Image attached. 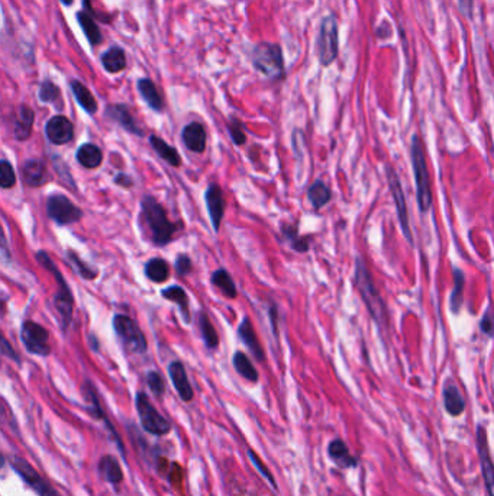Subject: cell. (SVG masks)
<instances>
[{
	"label": "cell",
	"mask_w": 494,
	"mask_h": 496,
	"mask_svg": "<svg viewBox=\"0 0 494 496\" xmlns=\"http://www.w3.org/2000/svg\"><path fill=\"white\" fill-rule=\"evenodd\" d=\"M138 224L142 235L156 247L168 245L180 228L168 218L166 208L151 194H145L141 199Z\"/></svg>",
	"instance_id": "cell-1"
},
{
	"label": "cell",
	"mask_w": 494,
	"mask_h": 496,
	"mask_svg": "<svg viewBox=\"0 0 494 496\" xmlns=\"http://www.w3.org/2000/svg\"><path fill=\"white\" fill-rule=\"evenodd\" d=\"M36 262L39 263L41 267H44L46 272L51 273L59 284V292L54 297V307L56 311L60 314V325L61 329L66 332L73 321V312H74V296L73 292L70 289V286L67 284L63 273L59 270V267L56 266V263L53 262V259L49 257V254L46 252H36L35 254Z\"/></svg>",
	"instance_id": "cell-2"
},
{
	"label": "cell",
	"mask_w": 494,
	"mask_h": 496,
	"mask_svg": "<svg viewBox=\"0 0 494 496\" xmlns=\"http://www.w3.org/2000/svg\"><path fill=\"white\" fill-rule=\"evenodd\" d=\"M356 284L363 296V301L366 302V307L368 308L370 314L373 315V318L375 319V322L385 328L388 324V314H387V308L384 301L381 299L380 292L377 290L374 280L366 266V263L363 262V259L357 260L356 264Z\"/></svg>",
	"instance_id": "cell-3"
},
{
	"label": "cell",
	"mask_w": 494,
	"mask_h": 496,
	"mask_svg": "<svg viewBox=\"0 0 494 496\" xmlns=\"http://www.w3.org/2000/svg\"><path fill=\"white\" fill-rule=\"evenodd\" d=\"M412 166L413 173L416 179V193H418V204L422 212H426L432 207V190H430V182H429V173L425 159V150L423 144L419 138V135H415L412 138Z\"/></svg>",
	"instance_id": "cell-4"
},
{
	"label": "cell",
	"mask_w": 494,
	"mask_h": 496,
	"mask_svg": "<svg viewBox=\"0 0 494 496\" xmlns=\"http://www.w3.org/2000/svg\"><path fill=\"white\" fill-rule=\"evenodd\" d=\"M112 328L121 345L129 353L143 354L148 350V341L135 319L128 315L116 314L112 318Z\"/></svg>",
	"instance_id": "cell-5"
},
{
	"label": "cell",
	"mask_w": 494,
	"mask_h": 496,
	"mask_svg": "<svg viewBox=\"0 0 494 496\" xmlns=\"http://www.w3.org/2000/svg\"><path fill=\"white\" fill-rule=\"evenodd\" d=\"M253 64L263 76L278 80L284 76V59L281 46L273 42H260L254 46Z\"/></svg>",
	"instance_id": "cell-6"
},
{
	"label": "cell",
	"mask_w": 494,
	"mask_h": 496,
	"mask_svg": "<svg viewBox=\"0 0 494 496\" xmlns=\"http://www.w3.org/2000/svg\"><path fill=\"white\" fill-rule=\"evenodd\" d=\"M135 407L143 431L157 437H163L171 431V422L157 411L145 392L136 393Z\"/></svg>",
	"instance_id": "cell-7"
},
{
	"label": "cell",
	"mask_w": 494,
	"mask_h": 496,
	"mask_svg": "<svg viewBox=\"0 0 494 496\" xmlns=\"http://www.w3.org/2000/svg\"><path fill=\"white\" fill-rule=\"evenodd\" d=\"M45 209L48 218L60 227L77 224L83 218V211L74 202H71L66 194L61 193L49 194Z\"/></svg>",
	"instance_id": "cell-8"
},
{
	"label": "cell",
	"mask_w": 494,
	"mask_h": 496,
	"mask_svg": "<svg viewBox=\"0 0 494 496\" xmlns=\"http://www.w3.org/2000/svg\"><path fill=\"white\" fill-rule=\"evenodd\" d=\"M318 59L322 66H331L338 57V22L333 15L322 19L316 39Z\"/></svg>",
	"instance_id": "cell-9"
},
{
	"label": "cell",
	"mask_w": 494,
	"mask_h": 496,
	"mask_svg": "<svg viewBox=\"0 0 494 496\" xmlns=\"http://www.w3.org/2000/svg\"><path fill=\"white\" fill-rule=\"evenodd\" d=\"M21 341L29 354L46 357L51 354L49 332L35 321H24L21 327Z\"/></svg>",
	"instance_id": "cell-10"
},
{
	"label": "cell",
	"mask_w": 494,
	"mask_h": 496,
	"mask_svg": "<svg viewBox=\"0 0 494 496\" xmlns=\"http://www.w3.org/2000/svg\"><path fill=\"white\" fill-rule=\"evenodd\" d=\"M11 467L19 475V477L31 486L39 496H61L48 480H45L31 465L21 456L12 455L9 456Z\"/></svg>",
	"instance_id": "cell-11"
},
{
	"label": "cell",
	"mask_w": 494,
	"mask_h": 496,
	"mask_svg": "<svg viewBox=\"0 0 494 496\" xmlns=\"http://www.w3.org/2000/svg\"><path fill=\"white\" fill-rule=\"evenodd\" d=\"M477 450L480 457V466L485 489L488 496H494V463L490 455V447L487 441V432L483 425L477 427Z\"/></svg>",
	"instance_id": "cell-12"
},
{
	"label": "cell",
	"mask_w": 494,
	"mask_h": 496,
	"mask_svg": "<svg viewBox=\"0 0 494 496\" xmlns=\"http://www.w3.org/2000/svg\"><path fill=\"white\" fill-rule=\"evenodd\" d=\"M387 180H388V187H390L391 194H393L394 205H396V209H398V217H399L403 234H405V237L409 241H412V232H410V225H409V217H408L405 193H403L399 176L396 174V172H394L391 167H387Z\"/></svg>",
	"instance_id": "cell-13"
},
{
	"label": "cell",
	"mask_w": 494,
	"mask_h": 496,
	"mask_svg": "<svg viewBox=\"0 0 494 496\" xmlns=\"http://www.w3.org/2000/svg\"><path fill=\"white\" fill-rule=\"evenodd\" d=\"M46 139L54 145L70 144L74 138V125L64 115H56L45 125Z\"/></svg>",
	"instance_id": "cell-14"
},
{
	"label": "cell",
	"mask_w": 494,
	"mask_h": 496,
	"mask_svg": "<svg viewBox=\"0 0 494 496\" xmlns=\"http://www.w3.org/2000/svg\"><path fill=\"white\" fill-rule=\"evenodd\" d=\"M205 202L213 231L219 232L225 214V196L222 187L218 183H211L208 186V189L205 190Z\"/></svg>",
	"instance_id": "cell-15"
},
{
	"label": "cell",
	"mask_w": 494,
	"mask_h": 496,
	"mask_svg": "<svg viewBox=\"0 0 494 496\" xmlns=\"http://www.w3.org/2000/svg\"><path fill=\"white\" fill-rule=\"evenodd\" d=\"M81 392H83L84 398H86L87 411L90 412V415H91L93 418H96V420H102V421H105V422L108 424L109 431H112L114 437L116 438V442H118V447H119L121 453L125 456V452H123L125 449H123V444H122V441H121V437L118 435V432L115 431V428L109 424L108 417H106V414H105V411H104V408H102V405H101V401H99V395H97V390H96L94 385H93L90 380H86V382L83 383V386H81Z\"/></svg>",
	"instance_id": "cell-16"
},
{
	"label": "cell",
	"mask_w": 494,
	"mask_h": 496,
	"mask_svg": "<svg viewBox=\"0 0 494 496\" xmlns=\"http://www.w3.org/2000/svg\"><path fill=\"white\" fill-rule=\"evenodd\" d=\"M105 116L114 122H116L122 129H125L129 134H133L136 137H143V129L138 125L136 119L133 118L131 109L123 104H114L108 105L105 111Z\"/></svg>",
	"instance_id": "cell-17"
},
{
	"label": "cell",
	"mask_w": 494,
	"mask_h": 496,
	"mask_svg": "<svg viewBox=\"0 0 494 496\" xmlns=\"http://www.w3.org/2000/svg\"><path fill=\"white\" fill-rule=\"evenodd\" d=\"M181 141L187 150L196 154H202L206 150L208 134L205 127L201 122H190L181 131Z\"/></svg>",
	"instance_id": "cell-18"
},
{
	"label": "cell",
	"mask_w": 494,
	"mask_h": 496,
	"mask_svg": "<svg viewBox=\"0 0 494 496\" xmlns=\"http://www.w3.org/2000/svg\"><path fill=\"white\" fill-rule=\"evenodd\" d=\"M22 180L28 187H42L49 182L46 164L39 159H28L21 167Z\"/></svg>",
	"instance_id": "cell-19"
},
{
	"label": "cell",
	"mask_w": 494,
	"mask_h": 496,
	"mask_svg": "<svg viewBox=\"0 0 494 496\" xmlns=\"http://www.w3.org/2000/svg\"><path fill=\"white\" fill-rule=\"evenodd\" d=\"M238 337L241 339V342L246 347V349L250 350V353L256 357V360L258 363H264L266 362V353L263 345L258 339V335L253 327V322L250 318H243V321L239 324L238 327Z\"/></svg>",
	"instance_id": "cell-20"
},
{
	"label": "cell",
	"mask_w": 494,
	"mask_h": 496,
	"mask_svg": "<svg viewBox=\"0 0 494 496\" xmlns=\"http://www.w3.org/2000/svg\"><path fill=\"white\" fill-rule=\"evenodd\" d=\"M168 376L171 379V383L173 386L176 387L178 396H180V400L183 402H190L193 401L194 398V390L191 387V383L187 377V372H186V367L181 362L178 360H174L168 364Z\"/></svg>",
	"instance_id": "cell-21"
},
{
	"label": "cell",
	"mask_w": 494,
	"mask_h": 496,
	"mask_svg": "<svg viewBox=\"0 0 494 496\" xmlns=\"http://www.w3.org/2000/svg\"><path fill=\"white\" fill-rule=\"evenodd\" d=\"M35 112L28 105H21L14 119V137L16 141H26L34 128Z\"/></svg>",
	"instance_id": "cell-22"
},
{
	"label": "cell",
	"mask_w": 494,
	"mask_h": 496,
	"mask_svg": "<svg viewBox=\"0 0 494 496\" xmlns=\"http://www.w3.org/2000/svg\"><path fill=\"white\" fill-rule=\"evenodd\" d=\"M328 453H329V457L332 459V462L342 469L356 467L358 465L357 457L351 455L347 442L341 438H335L333 441H331L329 447H328Z\"/></svg>",
	"instance_id": "cell-23"
},
{
	"label": "cell",
	"mask_w": 494,
	"mask_h": 496,
	"mask_svg": "<svg viewBox=\"0 0 494 496\" xmlns=\"http://www.w3.org/2000/svg\"><path fill=\"white\" fill-rule=\"evenodd\" d=\"M136 87L141 97L143 99V102L148 105V108H151L154 112H163L164 101L156 83L151 79H146V77L139 79L136 83Z\"/></svg>",
	"instance_id": "cell-24"
},
{
	"label": "cell",
	"mask_w": 494,
	"mask_h": 496,
	"mask_svg": "<svg viewBox=\"0 0 494 496\" xmlns=\"http://www.w3.org/2000/svg\"><path fill=\"white\" fill-rule=\"evenodd\" d=\"M76 160L81 167L87 170H94L101 167V164L104 163V153L101 147H97L93 142H86L77 148Z\"/></svg>",
	"instance_id": "cell-25"
},
{
	"label": "cell",
	"mask_w": 494,
	"mask_h": 496,
	"mask_svg": "<svg viewBox=\"0 0 494 496\" xmlns=\"http://www.w3.org/2000/svg\"><path fill=\"white\" fill-rule=\"evenodd\" d=\"M70 89L73 91V96L76 99V102L81 106V109L87 114V115H96L99 111V104L96 101L94 94L89 90V87L86 84H83L79 80H71L70 81Z\"/></svg>",
	"instance_id": "cell-26"
},
{
	"label": "cell",
	"mask_w": 494,
	"mask_h": 496,
	"mask_svg": "<svg viewBox=\"0 0 494 496\" xmlns=\"http://www.w3.org/2000/svg\"><path fill=\"white\" fill-rule=\"evenodd\" d=\"M97 470H99V475H101V477L111 485L118 486L123 482L122 466H121L119 460L112 455H106L101 459V462H99V466H97Z\"/></svg>",
	"instance_id": "cell-27"
},
{
	"label": "cell",
	"mask_w": 494,
	"mask_h": 496,
	"mask_svg": "<svg viewBox=\"0 0 494 496\" xmlns=\"http://www.w3.org/2000/svg\"><path fill=\"white\" fill-rule=\"evenodd\" d=\"M160 294L164 297V299L176 304L181 312L183 321L186 324L191 322V314H190V304H188V296L186 293V290L181 286H168L166 289H163L160 292Z\"/></svg>",
	"instance_id": "cell-28"
},
{
	"label": "cell",
	"mask_w": 494,
	"mask_h": 496,
	"mask_svg": "<svg viewBox=\"0 0 494 496\" xmlns=\"http://www.w3.org/2000/svg\"><path fill=\"white\" fill-rule=\"evenodd\" d=\"M101 63L104 69L111 74L123 71L126 69V54L123 51V48L118 45L108 48L101 57Z\"/></svg>",
	"instance_id": "cell-29"
},
{
	"label": "cell",
	"mask_w": 494,
	"mask_h": 496,
	"mask_svg": "<svg viewBox=\"0 0 494 496\" xmlns=\"http://www.w3.org/2000/svg\"><path fill=\"white\" fill-rule=\"evenodd\" d=\"M76 19L80 25V28L84 32V36L87 38V41L90 42V45H99L104 41L101 28H99L93 14H90L89 11H80L76 14Z\"/></svg>",
	"instance_id": "cell-30"
},
{
	"label": "cell",
	"mask_w": 494,
	"mask_h": 496,
	"mask_svg": "<svg viewBox=\"0 0 494 496\" xmlns=\"http://www.w3.org/2000/svg\"><path fill=\"white\" fill-rule=\"evenodd\" d=\"M150 144L154 148V152L171 167H180L181 166V157L176 147H171L166 139L160 138L158 135L150 137Z\"/></svg>",
	"instance_id": "cell-31"
},
{
	"label": "cell",
	"mask_w": 494,
	"mask_h": 496,
	"mask_svg": "<svg viewBox=\"0 0 494 496\" xmlns=\"http://www.w3.org/2000/svg\"><path fill=\"white\" fill-rule=\"evenodd\" d=\"M443 405L451 417H460L464 412L465 401L455 385L448 383L443 389Z\"/></svg>",
	"instance_id": "cell-32"
},
{
	"label": "cell",
	"mask_w": 494,
	"mask_h": 496,
	"mask_svg": "<svg viewBox=\"0 0 494 496\" xmlns=\"http://www.w3.org/2000/svg\"><path fill=\"white\" fill-rule=\"evenodd\" d=\"M143 273L148 280L154 283H164L170 277V266L161 257H153L145 263Z\"/></svg>",
	"instance_id": "cell-33"
},
{
	"label": "cell",
	"mask_w": 494,
	"mask_h": 496,
	"mask_svg": "<svg viewBox=\"0 0 494 496\" xmlns=\"http://www.w3.org/2000/svg\"><path fill=\"white\" fill-rule=\"evenodd\" d=\"M211 282L215 287H218L223 293L225 297H228V299H235V297L238 296V289L235 286V282L226 269L221 267L215 270L212 273Z\"/></svg>",
	"instance_id": "cell-34"
},
{
	"label": "cell",
	"mask_w": 494,
	"mask_h": 496,
	"mask_svg": "<svg viewBox=\"0 0 494 496\" xmlns=\"http://www.w3.org/2000/svg\"><path fill=\"white\" fill-rule=\"evenodd\" d=\"M232 364L236 370V373L243 377L245 380L257 383L258 382V372L254 367V364L251 363V360L248 359L245 353L242 352H235L233 357H232Z\"/></svg>",
	"instance_id": "cell-35"
},
{
	"label": "cell",
	"mask_w": 494,
	"mask_h": 496,
	"mask_svg": "<svg viewBox=\"0 0 494 496\" xmlns=\"http://www.w3.org/2000/svg\"><path fill=\"white\" fill-rule=\"evenodd\" d=\"M281 234L288 239L290 247L293 248L294 252H298V253L309 252L311 237L301 235L298 227H294L291 224H284V225H281Z\"/></svg>",
	"instance_id": "cell-36"
},
{
	"label": "cell",
	"mask_w": 494,
	"mask_h": 496,
	"mask_svg": "<svg viewBox=\"0 0 494 496\" xmlns=\"http://www.w3.org/2000/svg\"><path fill=\"white\" fill-rule=\"evenodd\" d=\"M66 259L71 269L84 280H94L99 276V270L90 264H87L74 250L69 248L66 252Z\"/></svg>",
	"instance_id": "cell-37"
},
{
	"label": "cell",
	"mask_w": 494,
	"mask_h": 496,
	"mask_svg": "<svg viewBox=\"0 0 494 496\" xmlns=\"http://www.w3.org/2000/svg\"><path fill=\"white\" fill-rule=\"evenodd\" d=\"M331 197L332 193L322 180H316L308 190V199L315 209L323 208L331 201Z\"/></svg>",
	"instance_id": "cell-38"
},
{
	"label": "cell",
	"mask_w": 494,
	"mask_h": 496,
	"mask_svg": "<svg viewBox=\"0 0 494 496\" xmlns=\"http://www.w3.org/2000/svg\"><path fill=\"white\" fill-rule=\"evenodd\" d=\"M199 329H201V335H202L208 349H211V350L218 349V345H219L218 331L215 329L209 315L205 312L199 314Z\"/></svg>",
	"instance_id": "cell-39"
},
{
	"label": "cell",
	"mask_w": 494,
	"mask_h": 496,
	"mask_svg": "<svg viewBox=\"0 0 494 496\" xmlns=\"http://www.w3.org/2000/svg\"><path fill=\"white\" fill-rule=\"evenodd\" d=\"M38 97L42 104H51L56 105L59 104V101L61 99V90L60 87L53 83L51 80H44L39 86V91H38Z\"/></svg>",
	"instance_id": "cell-40"
},
{
	"label": "cell",
	"mask_w": 494,
	"mask_h": 496,
	"mask_svg": "<svg viewBox=\"0 0 494 496\" xmlns=\"http://www.w3.org/2000/svg\"><path fill=\"white\" fill-rule=\"evenodd\" d=\"M464 283H465V279H464L463 272L458 270V269H454V290H453V294H451V309L454 312H458L461 305H463V301H464Z\"/></svg>",
	"instance_id": "cell-41"
},
{
	"label": "cell",
	"mask_w": 494,
	"mask_h": 496,
	"mask_svg": "<svg viewBox=\"0 0 494 496\" xmlns=\"http://www.w3.org/2000/svg\"><path fill=\"white\" fill-rule=\"evenodd\" d=\"M16 184V173L14 170V166L6 159H2L0 162V187L8 190L12 189Z\"/></svg>",
	"instance_id": "cell-42"
},
{
	"label": "cell",
	"mask_w": 494,
	"mask_h": 496,
	"mask_svg": "<svg viewBox=\"0 0 494 496\" xmlns=\"http://www.w3.org/2000/svg\"><path fill=\"white\" fill-rule=\"evenodd\" d=\"M146 385L151 389L156 398H163V395L166 392V382L157 370H150L146 373Z\"/></svg>",
	"instance_id": "cell-43"
},
{
	"label": "cell",
	"mask_w": 494,
	"mask_h": 496,
	"mask_svg": "<svg viewBox=\"0 0 494 496\" xmlns=\"http://www.w3.org/2000/svg\"><path fill=\"white\" fill-rule=\"evenodd\" d=\"M228 132H229V137L236 147H241L246 142L245 128L238 118H235V116L231 118V121L228 122Z\"/></svg>",
	"instance_id": "cell-44"
},
{
	"label": "cell",
	"mask_w": 494,
	"mask_h": 496,
	"mask_svg": "<svg viewBox=\"0 0 494 496\" xmlns=\"http://www.w3.org/2000/svg\"><path fill=\"white\" fill-rule=\"evenodd\" d=\"M174 269L180 276H186V274L191 273V270H193L191 259L187 254H178L176 257V262H174Z\"/></svg>",
	"instance_id": "cell-45"
},
{
	"label": "cell",
	"mask_w": 494,
	"mask_h": 496,
	"mask_svg": "<svg viewBox=\"0 0 494 496\" xmlns=\"http://www.w3.org/2000/svg\"><path fill=\"white\" fill-rule=\"evenodd\" d=\"M248 456H250V459H251V462H253V465L256 466V469L270 482V485L273 486V489H277V486H276V480H274V477L271 476V473H270V470L263 465V462L260 460V457L253 452V450H250L248 452Z\"/></svg>",
	"instance_id": "cell-46"
},
{
	"label": "cell",
	"mask_w": 494,
	"mask_h": 496,
	"mask_svg": "<svg viewBox=\"0 0 494 496\" xmlns=\"http://www.w3.org/2000/svg\"><path fill=\"white\" fill-rule=\"evenodd\" d=\"M480 328L485 335L494 337V312L491 308H488L487 312L484 314L481 324H480Z\"/></svg>",
	"instance_id": "cell-47"
},
{
	"label": "cell",
	"mask_w": 494,
	"mask_h": 496,
	"mask_svg": "<svg viewBox=\"0 0 494 496\" xmlns=\"http://www.w3.org/2000/svg\"><path fill=\"white\" fill-rule=\"evenodd\" d=\"M2 354L6 356L8 359L14 360L16 364H21V357L18 356V353L15 352V349L11 345V342L8 341L6 337L2 338Z\"/></svg>",
	"instance_id": "cell-48"
},
{
	"label": "cell",
	"mask_w": 494,
	"mask_h": 496,
	"mask_svg": "<svg viewBox=\"0 0 494 496\" xmlns=\"http://www.w3.org/2000/svg\"><path fill=\"white\" fill-rule=\"evenodd\" d=\"M114 182H115V184H118V186L122 187V189H131V187H133V184H135L133 179H132L129 174H126V173H118V174L115 176Z\"/></svg>",
	"instance_id": "cell-49"
},
{
	"label": "cell",
	"mask_w": 494,
	"mask_h": 496,
	"mask_svg": "<svg viewBox=\"0 0 494 496\" xmlns=\"http://www.w3.org/2000/svg\"><path fill=\"white\" fill-rule=\"evenodd\" d=\"M268 317H270V322H271V328H273V334L276 337H278V327H277V319H278V311H277V307L276 305H271L270 309H268Z\"/></svg>",
	"instance_id": "cell-50"
},
{
	"label": "cell",
	"mask_w": 494,
	"mask_h": 496,
	"mask_svg": "<svg viewBox=\"0 0 494 496\" xmlns=\"http://www.w3.org/2000/svg\"><path fill=\"white\" fill-rule=\"evenodd\" d=\"M458 6H460V11L463 12L464 16L471 18V15H473V0H458Z\"/></svg>",
	"instance_id": "cell-51"
},
{
	"label": "cell",
	"mask_w": 494,
	"mask_h": 496,
	"mask_svg": "<svg viewBox=\"0 0 494 496\" xmlns=\"http://www.w3.org/2000/svg\"><path fill=\"white\" fill-rule=\"evenodd\" d=\"M89 339H90V347L93 349V352H94V353H99V350H101V345H99L96 335H94V334H90V335H89Z\"/></svg>",
	"instance_id": "cell-52"
},
{
	"label": "cell",
	"mask_w": 494,
	"mask_h": 496,
	"mask_svg": "<svg viewBox=\"0 0 494 496\" xmlns=\"http://www.w3.org/2000/svg\"><path fill=\"white\" fill-rule=\"evenodd\" d=\"M64 6H71L74 4V0H60Z\"/></svg>",
	"instance_id": "cell-53"
}]
</instances>
